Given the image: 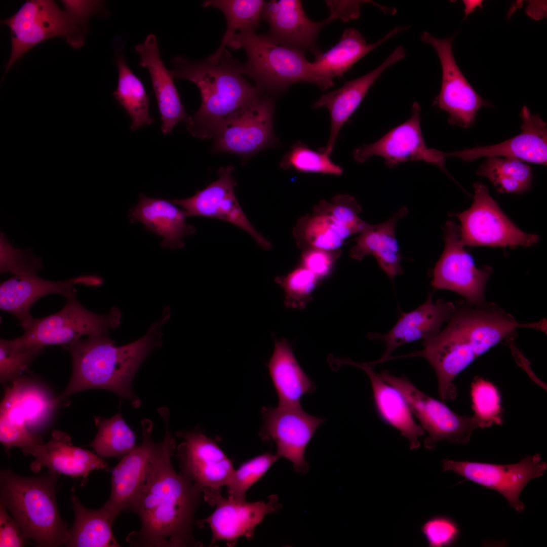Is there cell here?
Returning a JSON list of instances; mask_svg holds the SVG:
<instances>
[{
    "mask_svg": "<svg viewBox=\"0 0 547 547\" xmlns=\"http://www.w3.org/2000/svg\"><path fill=\"white\" fill-rule=\"evenodd\" d=\"M164 420L162 451L128 509L139 517L141 527L129 533L126 540L131 546H200L192 530L203 492L173 467L171 457L175 442L169 429V418Z\"/></svg>",
    "mask_w": 547,
    "mask_h": 547,
    "instance_id": "6da1fadb",
    "label": "cell"
},
{
    "mask_svg": "<svg viewBox=\"0 0 547 547\" xmlns=\"http://www.w3.org/2000/svg\"><path fill=\"white\" fill-rule=\"evenodd\" d=\"M445 327L433 338L423 341L422 350L402 357L425 359L434 369L439 396L443 402L455 399L453 380L477 358L504 339L514 337L518 328H536L537 323H519L497 304L457 301Z\"/></svg>",
    "mask_w": 547,
    "mask_h": 547,
    "instance_id": "7a4b0ae2",
    "label": "cell"
},
{
    "mask_svg": "<svg viewBox=\"0 0 547 547\" xmlns=\"http://www.w3.org/2000/svg\"><path fill=\"white\" fill-rule=\"evenodd\" d=\"M162 321L153 324L141 338L116 346L107 334L81 338L63 347L70 354L72 373L63 392L55 398L59 404L74 394L91 388L115 393L136 408L141 401L132 388L141 363L158 344Z\"/></svg>",
    "mask_w": 547,
    "mask_h": 547,
    "instance_id": "3957f363",
    "label": "cell"
},
{
    "mask_svg": "<svg viewBox=\"0 0 547 547\" xmlns=\"http://www.w3.org/2000/svg\"><path fill=\"white\" fill-rule=\"evenodd\" d=\"M172 63L173 78L193 82L201 93L200 107L186 121L187 130L194 137H214L227 117L264 94L246 80L242 64L226 49L216 64L207 59L192 62L178 55Z\"/></svg>",
    "mask_w": 547,
    "mask_h": 547,
    "instance_id": "277c9868",
    "label": "cell"
},
{
    "mask_svg": "<svg viewBox=\"0 0 547 547\" xmlns=\"http://www.w3.org/2000/svg\"><path fill=\"white\" fill-rule=\"evenodd\" d=\"M58 476L48 470L32 477L18 476L10 469L1 471V503L38 546H65L69 538V529L56 501Z\"/></svg>",
    "mask_w": 547,
    "mask_h": 547,
    "instance_id": "5b68a950",
    "label": "cell"
},
{
    "mask_svg": "<svg viewBox=\"0 0 547 547\" xmlns=\"http://www.w3.org/2000/svg\"><path fill=\"white\" fill-rule=\"evenodd\" d=\"M227 46L245 51L247 59L242 72L253 79L265 94H279L294 83L315 84L311 62L301 50L278 45L249 29L235 33Z\"/></svg>",
    "mask_w": 547,
    "mask_h": 547,
    "instance_id": "8992f818",
    "label": "cell"
},
{
    "mask_svg": "<svg viewBox=\"0 0 547 547\" xmlns=\"http://www.w3.org/2000/svg\"><path fill=\"white\" fill-rule=\"evenodd\" d=\"M1 23L7 25L11 33L12 50L6 72L32 48L54 37L62 36L72 48L81 47L87 30L86 25L51 0L27 1Z\"/></svg>",
    "mask_w": 547,
    "mask_h": 547,
    "instance_id": "52a82bcc",
    "label": "cell"
},
{
    "mask_svg": "<svg viewBox=\"0 0 547 547\" xmlns=\"http://www.w3.org/2000/svg\"><path fill=\"white\" fill-rule=\"evenodd\" d=\"M76 293L75 289L65 297L66 302L58 311L34 318L23 334L14 340L22 345L41 349L48 345L63 347L84 336L107 334L109 329L119 326L121 313L117 308L106 314H95L79 301Z\"/></svg>",
    "mask_w": 547,
    "mask_h": 547,
    "instance_id": "ba28073f",
    "label": "cell"
},
{
    "mask_svg": "<svg viewBox=\"0 0 547 547\" xmlns=\"http://www.w3.org/2000/svg\"><path fill=\"white\" fill-rule=\"evenodd\" d=\"M386 383L398 390L411 410L428 434L424 441L425 448L434 450L441 441L462 444L468 443L472 433L479 427L474 417L459 415L444 402L418 389L405 375L397 376L384 370L379 373Z\"/></svg>",
    "mask_w": 547,
    "mask_h": 547,
    "instance_id": "9c48e42d",
    "label": "cell"
},
{
    "mask_svg": "<svg viewBox=\"0 0 547 547\" xmlns=\"http://www.w3.org/2000/svg\"><path fill=\"white\" fill-rule=\"evenodd\" d=\"M472 206L454 215L460 220V235L464 246L530 247L539 240L537 235L520 229L503 212L482 183L474 184Z\"/></svg>",
    "mask_w": 547,
    "mask_h": 547,
    "instance_id": "30bf717a",
    "label": "cell"
},
{
    "mask_svg": "<svg viewBox=\"0 0 547 547\" xmlns=\"http://www.w3.org/2000/svg\"><path fill=\"white\" fill-rule=\"evenodd\" d=\"M274 99L263 94L227 117L214 135L215 152L249 157L278 144L273 128Z\"/></svg>",
    "mask_w": 547,
    "mask_h": 547,
    "instance_id": "8fae6325",
    "label": "cell"
},
{
    "mask_svg": "<svg viewBox=\"0 0 547 547\" xmlns=\"http://www.w3.org/2000/svg\"><path fill=\"white\" fill-rule=\"evenodd\" d=\"M444 238L445 247L434 269L432 287L457 293L471 304L485 303V288L492 268L476 266L472 256L464 249L460 227L453 221L446 222Z\"/></svg>",
    "mask_w": 547,
    "mask_h": 547,
    "instance_id": "7c38bea8",
    "label": "cell"
},
{
    "mask_svg": "<svg viewBox=\"0 0 547 547\" xmlns=\"http://www.w3.org/2000/svg\"><path fill=\"white\" fill-rule=\"evenodd\" d=\"M444 471H452L465 479L494 490L503 496L509 504L519 513L525 510L520 495L532 479L542 476L547 463L536 453L523 458L517 463H493L455 461L448 458L442 461Z\"/></svg>",
    "mask_w": 547,
    "mask_h": 547,
    "instance_id": "4fadbf2b",
    "label": "cell"
},
{
    "mask_svg": "<svg viewBox=\"0 0 547 547\" xmlns=\"http://www.w3.org/2000/svg\"><path fill=\"white\" fill-rule=\"evenodd\" d=\"M183 441L177 447L180 473L190 479L203 493L205 500L220 493L235 470L217 444L199 430L178 432Z\"/></svg>",
    "mask_w": 547,
    "mask_h": 547,
    "instance_id": "5bb4252c",
    "label": "cell"
},
{
    "mask_svg": "<svg viewBox=\"0 0 547 547\" xmlns=\"http://www.w3.org/2000/svg\"><path fill=\"white\" fill-rule=\"evenodd\" d=\"M420 39L435 49L442 66L441 89L434 104L448 113L450 124L470 127L475 122L478 110L485 103L457 65L452 52L454 36L440 39L424 31Z\"/></svg>",
    "mask_w": 547,
    "mask_h": 547,
    "instance_id": "9a60e30c",
    "label": "cell"
},
{
    "mask_svg": "<svg viewBox=\"0 0 547 547\" xmlns=\"http://www.w3.org/2000/svg\"><path fill=\"white\" fill-rule=\"evenodd\" d=\"M261 414L262 439L273 441L276 455L291 461L295 471L306 473L308 465L304 458L305 450L324 420L306 413L301 407H264Z\"/></svg>",
    "mask_w": 547,
    "mask_h": 547,
    "instance_id": "2e32d148",
    "label": "cell"
},
{
    "mask_svg": "<svg viewBox=\"0 0 547 547\" xmlns=\"http://www.w3.org/2000/svg\"><path fill=\"white\" fill-rule=\"evenodd\" d=\"M233 170L231 166L220 168L216 181L197 191L192 197L172 201L183 210L186 217H206L227 221L247 232L263 249L269 250L271 243L255 228L237 199Z\"/></svg>",
    "mask_w": 547,
    "mask_h": 547,
    "instance_id": "e0dca14e",
    "label": "cell"
},
{
    "mask_svg": "<svg viewBox=\"0 0 547 547\" xmlns=\"http://www.w3.org/2000/svg\"><path fill=\"white\" fill-rule=\"evenodd\" d=\"M410 118L394 128L375 142L366 144L354 150L356 162L363 163L373 155L384 160L389 167L402 162L424 161L433 163L445 170L443 152L428 148L423 139L420 128L421 107L415 102Z\"/></svg>",
    "mask_w": 547,
    "mask_h": 547,
    "instance_id": "ac0fdd59",
    "label": "cell"
},
{
    "mask_svg": "<svg viewBox=\"0 0 547 547\" xmlns=\"http://www.w3.org/2000/svg\"><path fill=\"white\" fill-rule=\"evenodd\" d=\"M141 426L142 443L124 455L111 472L110 495L103 506L114 519L128 510L163 448V441L156 443L152 439L153 423L145 419L141 421Z\"/></svg>",
    "mask_w": 547,
    "mask_h": 547,
    "instance_id": "d6986e66",
    "label": "cell"
},
{
    "mask_svg": "<svg viewBox=\"0 0 547 547\" xmlns=\"http://www.w3.org/2000/svg\"><path fill=\"white\" fill-rule=\"evenodd\" d=\"M103 279L95 275H81L59 281L42 279L37 273L14 275L0 285V308L15 316L24 330L33 322L30 313L33 304L51 294L65 297L75 290V285L98 286Z\"/></svg>",
    "mask_w": 547,
    "mask_h": 547,
    "instance_id": "ffe728a7",
    "label": "cell"
},
{
    "mask_svg": "<svg viewBox=\"0 0 547 547\" xmlns=\"http://www.w3.org/2000/svg\"><path fill=\"white\" fill-rule=\"evenodd\" d=\"M208 503L216 505V510L198 524H209L212 532L211 545L224 540L229 546L241 536L251 538L255 527L264 516L277 511L280 506L276 496H271L268 502H250L229 496L224 498L220 493L212 496Z\"/></svg>",
    "mask_w": 547,
    "mask_h": 547,
    "instance_id": "44dd1931",
    "label": "cell"
},
{
    "mask_svg": "<svg viewBox=\"0 0 547 547\" xmlns=\"http://www.w3.org/2000/svg\"><path fill=\"white\" fill-rule=\"evenodd\" d=\"M25 455L35 459L30 469L35 473L42 468L73 478L82 477V485L86 484L88 476L93 470L108 471L107 463L97 454L73 445L70 436L64 432L54 431L47 443L21 449Z\"/></svg>",
    "mask_w": 547,
    "mask_h": 547,
    "instance_id": "7402d4cb",
    "label": "cell"
},
{
    "mask_svg": "<svg viewBox=\"0 0 547 547\" xmlns=\"http://www.w3.org/2000/svg\"><path fill=\"white\" fill-rule=\"evenodd\" d=\"M455 309V304L438 299L434 302L431 294L426 301L415 309L400 312L397 323L387 333L373 334L374 339H380L385 345L381 358L371 366L387 361L392 353L400 346L417 340H428L437 335L444 323H447Z\"/></svg>",
    "mask_w": 547,
    "mask_h": 547,
    "instance_id": "603a6c76",
    "label": "cell"
},
{
    "mask_svg": "<svg viewBox=\"0 0 547 547\" xmlns=\"http://www.w3.org/2000/svg\"><path fill=\"white\" fill-rule=\"evenodd\" d=\"M261 19L267 22L269 28L266 36L278 45L303 51H311L317 57L322 53L316 45V38L327 20L315 22L306 15L300 1H265Z\"/></svg>",
    "mask_w": 547,
    "mask_h": 547,
    "instance_id": "cb8c5ba5",
    "label": "cell"
},
{
    "mask_svg": "<svg viewBox=\"0 0 547 547\" xmlns=\"http://www.w3.org/2000/svg\"><path fill=\"white\" fill-rule=\"evenodd\" d=\"M521 132L500 143L445 153L446 157H456L472 161L483 157H497L546 165V124L538 114H532L526 106L522 108Z\"/></svg>",
    "mask_w": 547,
    "mask_h": 547,
    "instance_id": "d4e9b609",
    "label": "cell"
},
{
    "mask_svg": "<svg viewBox=\"0 0 547 547\" xmlns=\"http://www.w3.org/2000/svg\"><path fill=\"white\" fill-rule=\"evenodd\" d=\"M406 56L402 46L397 47L378 66L367 74L346 82L341 87L322 95L314 108L325 107L329 111L331 131L328 142L319 151L331 155L339 131L360 104L370 87L389 67Z\"/></svg>",
    "mask_w": 547,
    "mask_h": 547,
    "instance_id": "484cf974",
    "label": "cell"
},
{
    "mask_svg": "<svg viewBox=\"0 0 547 547\" xmlns=\"http://www.w3.org/2000/svg\"><path fill=\"white\" fill-rule=\"evenodd\" d=\"M135 50L140 56V65L147 68L150 74L162 121L161 130L168 134L178 123L188 118L174 78L161 59L154 34H148L143 43L135 47Z\"/></svg>",
    "mask_w": 547,
    "mask_h": 547,
    "instance_id": "4316f807",
    "label": "cell"
},
{
    "mask_svg": "<svg viewBox=\"0 0 547 547\" xmlns=\"http://www.w3.org/2000/svg\"><path fill=\"white\" fill-rule=\"evenodd\" d=\"M408 28V26L396 27L377 42L370 44L367 43L356 28L346 29L336 45L310 62L315 84L323 90L327 89L334 85V77L342 76L368 53Z\"/></svg>",
    "mask_w": 547,
    "mask_h": 547,
    "instance_id": "83f0119b",
    "label": "cell"
},
{
    "mask_svg": "<svg viewBox=\"0 0 547 547\" xmlns=\"http://www.w3.org/2000/svg\"><path fill=\"white\" fill-rule=\"evenodd\" d=\"M128 216L131 223L140 222L147 231L162 238V247L182 248L184 238L196 232L194 226L187 224L183 210L172 201L150 198L140 193L135 206Z\"/></svg>",
    "mask_w": 547,
    "mask_h": 547,
    "instance_id": "f1b7e54d",
    "label": "cell"
},
{
    "mask_svg": "<svg viewBox=\"0 0 547 547\" xmlns=\"http://www.w3.org/2000/svg\"><path fill=\"white\" fill-rule=\"evenodd\" d=\"M342 363L356 366L366 373L370 380L374 404L379 416L408 440L411 450L418 448L420 446L419 438L424 435V431L414 420L411 409L401 393L385 382L379 373L365 363L351 361H343Z\"/></svg>",
    "mask_w": 547,
    "mask_h": 547,
    "instance_id": "f546056e",
    "label": "cell"
},
{
    "mask_svg": "<svg viewBox=\"0 0 547 547\" xmlns=\"http://www.w3.org/2000/svg\"><path fill=\"white\" fill-rule=\"evenodd\" d=\"M408 212L407 207L403 206L386 221L374 225L368 224L356 238V244L350 251V256L361 260L367 255L373 256L380 268L391 280L402 275L401 256L395 232L398 222Z\"/></svg>",
    "mask_w": 547,
    "mask_h": 547,
    "instance_id": "4dcf8cb0",
    "label": "cell"
},
{
    "mask_svg": "<svg viewBox=\"0 0 547 547\" xmlns=\"http://www.w3.org/2000/svg\"><path fill=\"white\" fill-rule=\"evenodd\" d=\"M278 395V406L301 407V399L315 390V386L300 366L287 340L276 339L267 364Z\"/></svg>",
    "mask_w": 547,
    "mask_h": 547,
    "instance_id": "1f68e13d",
    "label": "cell"
},
{
    "mask_svg": "<svg viewBox=\"0 0 547 547\" xmlns=\"http://www.w3.org/2000/svg\"><path fill=\"white\" fill-rule=\"evenodd\" d=\"M19 377L7 386L1 408L24 422L29 430L43 425L58 405L38 384Z\"/></svg>",
    "mask_w": 547,
    "mask_h": 547,
    "instance_id": "d6a6232c",
    "label": "cell"
},
{
    "mask_svg": "<svg viewBox=\"0 0 547 547\" xmlns=\"http://www.w3.org/2000/svg\"><path fill=\"white\" fill-rule=\"evenodd\" d=\"M74 521L65 545L71 547H119L112 529L115 519L104 506L92 510L83 505L76 496L71 497Z\"/></svg>",
    "mask_w": 547,
    "mask_h": 547,
    "instance_id": "836d02e7",
    "label": "cell"
},
{
    "mask_svg": "<svg viewBox=\"0 0 547 547\" xmlns=\"http://www.w3.org/2000/svg\"><path fill=\"white\" fill-rule=\"evenodd\" d=\"M293 234L299 247L304 250L333 251L340 249L344 240L355 233L329 216L313 213L298 220Z\"/></svg>",
    "mask_w": 547,
    "mask_h": 547,
    "instance_id": "e575fe53",
    "label": "cell"
},
{
    "mask_svg": "<svg viewBox=\"0 0 547 547\" xmlns=\"http://www.w3.org/2000/svg\"><path fill=\"white\" fill-rule=\"evenodd\" d=\"M115 62L118 83L113 95L129 115L131 129L136 131L154 122L149 114V98L142 83L131 70L124 56L117 55Z\"/></svg>",
    "mask_w": 547,
    "mask_h": 547,
    "instance_id": "d590c367",
    "label": "cell"
},
{
    "mask_svg": "<svg viewBox=\"0 0 547 547\" xmlns=\"http://www.w3.org/2000/svg\"><path fill=\"white\" fill-rule=\"evenodd\" d=\"M262 0H208L204 7H212L220 10L226 19V29L219 47L207 59L217 64L222 54L237 30H255L260 26L261 13L264 4Z\"/></svg>",
    "mask_w": 547,
    "mask_h": 547,
    "instance_id": "8d00e7d4",
    "label": "cell"
},
{
    "mask_svg": "<svg viewBox=\"0 0 547 547\" xmlns=\"http://www.w3.org/2000/svg\"><path fill=\"white\" fill-rule=\"evenodd\" d=\"M477 174L488 178L496 190L501 193L522 194L531 186L530 167L514 159L488 157Z\"/></svg>",
    "mask_w": 547,
    "mask_h": 547,
    "instance_id": "74e56055",
    "label": "cell"
},
{
    "mask_svg": "<svg viewBox=\"0 0 547 547\" xmlns=\"http://www.w3.org/2000/svg\"><path fill=\"white\" fill-rule=\"evenodd\" d=\"M94 419L98 432L90 446L100 457H123L137 446L135 434L120 412L109 418Z\"/></svg>",
    "mask_w": 547,
    "mask_h": 547,
    "instance_id": "f35d334b",
    "label": "cell"
},
{
    "mask_svg": "<svg viewBox=\"0 0 547 547\" xmlns=\"http://www.w3.org/2000/svg\"><path fill=\"white\" fill-rule=\"evenodd\" d=\"M330 155L310 149L298 142L293 145L280 163L284 170L292 169L302 173L340 175L343 172L339 166L330 159Z\"/></svg>",
    "mask_w": 547,
    "mask_h": 547,
    "instance_id": "ab89813d",
    "label": "cell"
},
{
    "mask_svg": "<svg viewBox=\"0 0 547 547\" xmlns=\"http://www.w3.org/2000/svg\"><path fill=\"white\" fill-rule=\"evenodd\" d=\"M471 395L473 416L477 420L479 427H489L494 423H502L500 395L492 383L482 377L475 378L472 383Z\"/></svg>",
    "mask_w": 547,
    "mask_h": 547,
    "instance_id": "60d3db41",
    "label": "cell"
},
{
    "mask_svg": "<svg viewBox=\"0 0 547 547\" xmlns=\"http://www.w3.org/2000/svg\"><path fill=\"white\" fill-rule=\"evenodd\" d=\"M43 349L25 346L14 339H0V381L5 383L21 376Z\"/></svg>",
    "mask_w": 547,
    "mask_h": 547,
    "instance_id": "b9f144b4",
    "label": "cell"
},
{
    "mask_svg": "<svg viewBox=\"0 0 547 547\" xmlns=\"http://www.w3.org/2000/svg\"><path fill=\"white\" fill-rule=\"evenodd\" d=\"M319 279L311 271L301 266L285 276L278 277L276 282L285 292V304L287 307L303 308L311 298V294Z\"/></svg>",
    "mask_w": 547,
    "mask_h": 547,
    "instance_id": "7bdbcfd3",
    "label": "cell"
},
{
    "mask_svg": "<svg viewBox=\"0 0 547 547\" xmlns=\"http://www.w3.org/2000/svg\"><path fill=\"white\" fill-rule=\"evenodd\" d=\"M361 207L356 199L349 194H338L330 202L322 200L314 208V213L329 216L353 230L355 233H361L368 223L359 215Z\"/></svg>",
    "mask_w": 547,
    "mask_h": 547,
    "instance_id": "ee69618b",
    "label": "cell"
},
{
    "mask_svg": "<svg viewBox=\"0 0 547 547\" xmlns=\"http://www.w3.org/2000/svg\"><path fill=\"white\" fill-rule=\"evenodd\" d=\"M276 454L265 453L246 462L234 473L226 486L228 496L245 499V493L260 479L278 459Z\"/></svg>",
    "mask_w": 547,
    "mask_h": 547,
    "instance_id": "f6af8a7d",
    "label": "cell"
},
{
    "mask_svg": "<svg viewBox=\"0 0 547 547\" xmlns=\"http://www.w3.org/2000/svg\"><path fill=\"white\" fill-rule=\"evenodd\" d=\"M0 271L14 275L37 273L43 268L42 259L35 257L31 249H15L3 233L0 237Z\"/></svg>",
    "mask_w": 547,
    "mask_h": 547,
    "instance_id": "bcb514c9",
    "label": "cell"
},
{
    "mask_svg": "<svg viewBox=\"0 0 547 547\" xmlns=\"http://www.w3.org/2000/svg\"><path fill=\"white\" fill-rule=\"evenodd\" d=\"M421 531L431 547L447 546L456 541L459 530L451 518L443 516L432 517L421 526Z\"/></svg>",
    "mask_w": 547,
    "mask_h": 547,
    "instance_id": "7dc6e473",
    "label": "cell"
},
{
    "mask_svg": "<svg viewBox=\"0 0 547 547\" xmlns=\"http://www.w3.org/2000/svg\"><path fill=\"white\" fill-rule=\"evenodd\" d=\"M0 441L7 452L14 447L21 449L44 443L39 435L29 431L24 424L0 417Z\"/></svg>",
    "mask_w": 547,
    "mask_h": 547,
    "instance_id": "c3c4849f",
    "label": "cell"
},
{
    "mask_svg": "<svg viewBox=\"0 0 547 547\" xmlns=\"http://www.w3.org/2000/svg\"><path fill=\"white\" fill-rule=\"evenodd\" d=\"M340 254V249L333 251L305 249L301 256L302 266L313 272L320 280L329 275Z\"/></svg>",
    "mask_w": 547,
    "mask_h": 547,
    "instance_id": "681fc988",
    "label": "cell"
},
{
    "mask_svg": "<svg viewBox=\"0 0 547 547\" xmlns=\"http://www.w3.org/2000/svg\"><path fill=\"white\" fill-rule=\"evenodd\" d=\"M28 540L18 523L10 516L6 507L1 503L0 546H24Z\"/></svg>",
    "mask_w": 547,
    "mask_h": 547,
    "instance_id": "f907efd6",
    "label": "cell"
},
{
    "mask_svg": "<svg viewBox=\"0 0 547 547\" xmlns=\"http://www.w3.org/2000/svg\"><path fill=\"white\" fill-rule=\"evenodd\" d=\"M326 2L331 11V14L327 19L328 22L337 18H340L344 21L356 19L360 14V8L362 4L373 3L369 1H326Z\"/></svg>",
    "mask_w": 547,
    "mask_h": 547,
    "instance_id": "816d5d0a",
    "label": "cell"
},
{
    "mask_svg": "<svg viewBox=\"0 0 547 547\" xmlns=\"http://www.w3.org/2000/svg\"><path fill=\"white\" fill-rule=\"evenodd\" d=\"M64 9L73 18L81 23L86 25L91 16L101 8L103 3L99 1H61Z\"/></svg>",
    "mask_w": 547,
    "mask_h": 547,
    "instance_id": "f5cc1de1",
    "label": "cell"
},
{
    "mask_svg": "<svg viewBox=\"0 0 547 547\" xmlns=\"http://www.w3.org/2000/svg\"><path fill=\"white\" fill-rule=\"evenodd\" d=\"M544 323H545V320H544ZM545 329H546V327H545ZM545 329H544V330L543 331V332H544V331H545Z\"/></svg>",
    "mask_w": 547,
    "mask_h": 547,
    "instance_id": "db71d44e",
    "label": "cell"
}]
</instances>
